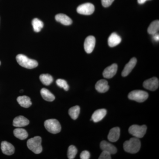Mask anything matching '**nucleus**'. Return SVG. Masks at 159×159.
Wrapping results in <instances>:
<instances>
[{
    "label": "nucleus",
    "instance_id": "obj_1",
    "mask_svg": "<svg viewBox=\"0 0 159 159\" xmlns=\"http://www.w3.org/2000/svg\"><path fill=\"white\" fill-rule=\"evenodd\" d=\"M123 148L126 152L130 153H136L140 150L141 142L138 138H133L128 141H125L123 144Z\"/></svg>",
    "mask_w": 159,
    "mask_h": 159
},
{
    "label": "nucleus",
    "instance_id": "obj_2",
    "mask_svg": "<svg viewBox=\"0 0 159 159\" xmlns=\"http://www.w3.org/2000/svg\"><path fill=\"white\" fill-rule=\"evenodd\" d=\"M16 60L20 66L25 68L34 69L38 66V63L36 60L30 59L24 54H19L17 55Z\"/></svg>",
    "mask_w": 159,
    "mask_h": 159
},
{
    "label": "nucleus",
    "instance_id": "obj_3",
    "mask_svg": "<svg viewBox=\"0 0 159 159\" xmlns=\"http://www.w3.org/2000/svg\"><path fill=\"white\" fill-rule=\"evenodd\" d=\"M42 139L40 137L35 136L31 138L27 142L28 148L35 154H40L42 152Z\"/></svg>",
    "mask_w": 159,
    "mask_h": 159
},
{
    "label": "nucleus",
    "instance_id": "obj_4",
    "mask_svg": "<svg viewBox=\"0 0 159 159\" xmlns=\"http://www.w3.org/2000/svg\"><path fill=\"white\" fill-rule=\"evenodd\" d=\"M44 126L46 129L53 134L58 133L61 130V125L59 122L55 119H50L44 122Z\"/></svg>",
    "mask_w": 159,
    "mask_h": 159
},
{
    "label": "nucleus",
    "instance_id": "obj_5",
    "mask_svg": "<svg viewBox=\"0 0 159 159\" xmlns=\"http://www.w3.org/2000/svg\"><path fill=\"white\" fill-rule=\"evenodd\" d=\"M148 97V94L147 92L139 90L132 91L128 95L129 99L139 102H144Z\"/></svg>",
    "mask_w": 159,
    "mask_h": 159
},
{
    "label": "nucleus",
    "instance_id": "obj_6",
    "mask_svg": "<svg viewBox=\"0 0 159 159\" xmlns=\"http://www.w3.org/2000/svg\"><path fill=\"white\" fill-rule=\"evenodd\" d=\"M147 126L145 125H132L129 129V132L138 139L143 138L146 134Z\"/></svg>",
    "mask_w": 159,
    "mask_h": 159
},
{
    "label": "nucleus",
    "instance_id": "obj_7",
    "mask_svg": "<svg viewBox=\"0 0 159 159\" xmlns=\"http://www.w3.org/2000/svg\"><path fill=\"white\" fill-rule=\"evenodd\" d=\"M95 11L94 5L90 3L82 4L77 8V11L78 13L84 15H90Z\"/></svg>",
    "mask_w": 159,
    "mask_h": 159
},
{
    "label": "nucleus",
    "instance_id": "obj_8",
    "mask_svg": "<svg viewBox=\"0 0 159 159\" xmlns=\"http://www.w3.org/2000/svg\"><path fill=\"white\" fill-rule=\"evenodd\" d=\"M143 87L146 89L151 91H155L158 88L159 80L156 77L145 80L143 84Z\"/></svg>",
    "mask_w": 159,
    "mask_h": 159
},
{
    "label": "nucleus",
    "instance_id": "obj_9",
    "mask_svg": "<svg viewBox=\"0 0 159 159\" xmlns=\"http://www.w3.org/2000/svg\"><path fill=\"white\" fill-rule=\"evenodd\" d=\"M96 44V39L93 36L90 35L86 38L84 43V48L88 54H90L93 51Z\"/></svg>",
    "mask_w": 159,
    "mask_h": 159
},
{
    "label": "nucleus",
    "instance_id": "obj_10",
    "mask_svg": "<svg viewBox=\"0 0 159 159\" xmlns=\"http://www.w3.org/2000/svg\"><path fill=\"white\" fill-rule=\"evenodd\" d=\"M117 70H118V66L116 64H113L104 70L102 75L104 78L110 79L116 75Z\"/></svg>",
    "mask_w": 159,
    "mask_h": 159
},
{
    "label": "nucleus",
    "instance_id": "obj_11",
    "mask_svg": "<svg viewBox=\"0 0 159 159\" xmlns=\"http://www.w3.org/2000/svg\"><path fill=\"white\" fill-rule=\"evenodd\" d=\"M137 62V60L135 57H133L130 60L129 62L126 64L122 71V75L125 77L128 76L132 70L133 69L135 66Z\"/></svg>",
    "mask_w": 159,
    "mask_h": 159
},
{
    "label": "nucleus",
    "instance_id": "obj_12",
    "mask_svg": "<svg viewBox=\"0 0 159 159\" xmlns=\"http://www.w3.org/2000/svg\"><path fill=\"white\" fill-rule=\"evenodd\" d=\"M1 149L3 153L7 155H11L14 153V146L6 141H4L1 143Z\"/></svg>",
    "mask_w": 159,
    "mask_h": 159
},
{
    "label": "nucleus",
    "instance_id": "obj_13",
    "mask_svg": "<svg viewBox=\"0 0 159 159\" xmlns=\"http://www.w3.org/2000/svg\"><path fill=\"white\" fill-rule=\"evenodd\" d=\"M95 88L99 93H105L109 89L108 82L104 79H101L97 81L95 85Z\"/></svg>",
    "mask_w": 159,
    "mask_h": 159
},
{
    "label": "nucleus",
    "instance_id": "obj_14",
    "mask_svg": "<svg viewBox=\"0 0 159 159\" xmlns=\"http://www.w3.org/2000/svg\"><path fill=\"white\" fill-rule=\"evenodd\" d=\"M29 121L23 116H19L16 117L13 121V125L15 127L20 128L28 125L29 124Z\"/></svg>",
    "mask_w": 159,
    "mask_h": 159
},
{
    "label": "nucleus",
    "instance_id": "obj_15",
    "mask_svg": "<svg viewBox=\"0 0 159 159\" xmlns=\"http://www.w3.org/2000/svg\"><path fill=\"white\" fill-rule=\"evenodd\" d=\"M100 147L102 151L107 152L111 154H115L117 152V148L114 145L105 141L100 143Z\"/></svg>",
    "mask_w": 159,
    "mask_h": 159
},
{
    "label": "nucleus",
    "instance_id": "obj_16",
    "mask_svg": "<svg viewBox=\"0 0 159 159\" xmlns=\"http://www.w3.org/2000/svg\"><path fill=\"white\" fill-rule=\"evenodd\" d=\"M106 110L105 109H101L95 111L92 115L91 120L95 122H99L102 120L106 115Z\"/></svg>",
    "mask_w": 159,
    "mask_h": 159
},
{
    "label": "nucleus",
    "instance_id": "obj_17",
    "mask_svg": "<svg viewBox=\"0 0 159 159\" xmlns=\"http://www.w3.org/2000/svg\"><path fill=\"white\" fill-rule=\"evenodd\" d=\"M120 128L118 127H114V128H112L110 131L109 133L107 136V139L111 142H117L119 140V137H120Z\"/></svg>",
    "mask_w": 159,
    "mask_h": 159
},
{
    "label": "nucleus",
    "instance_id": "obj_18",
    "mask_svg": "<svg viewBox=\"0 0 159 159\" xmlns=\"http://www.w3.org/2000/svg\"><path fill=\"white\" fill-rule=\"evenodd\" d=\"M122 41V39L117 33L114 32L111 34L108 39V44L109 47L113 48L119 45Z\"/></svg>",
    "mask_w": 159,
    "mask_h": 159
},
{
    "label": "nucleus",
    "instance_id": "obj_19",
    "mask_svg": "<svg viewBox=\"0 0 159 159\" xmlns=\"http://www.w3.org/2000/svg\"><path fill=\"white\" fill-rule=\"evenodd\" d=\"M55 18L57 21L61 23L64 25H70L73 22L70 18L69 17L66 15L62 14V13L56 15L55 16Z\"/></svg>",
    "mask_w": 159,
    "mask_h": 159
},
{
    "label": "nucleus",
    "instance_id": "obj_20",
    "mask_svg": "<svg viewBox=\"0 0 159 159\" xmlns=\"http://www.w3.org/2000/svg\"><path fill=\"white\" fill-rule=\"evenodd\" d=\"M17 101L19 104L24 108H29L32 105L31 99L27 96H20L18 97Z\"/></svg>",
    "mask_w": 159,
    "mask_h": 159
},
{
    "label": "nucleus",
    "instance_id": "obj_21",
    "mask_svg": "<svg viewBox=\"0 0 159 159\" xmlns=\"http://www.w3.org/2000/svg\"><path fill=\"white\" fill-rule=\"evenodd\" d=\"M15 136L20 140H25L28 138V133L27 131L22 128L15 129L13 131Z\"/></svg>",
    "mask_w": 159,
    "mask_h": 159
},
{
    "label": "nucleus",
    "instance_id": "obj_22",
    "mask_svg": "<svg viewBox=\"0 0 159 159\" xmlns=\"http://www.w3.org/2000/svg\"><path fill=\"white\" fill-rule=\"evenodd\" d=\"M41 95L43 99L47 101L52 102L55 99V97L52 93L45 88H43L41 90Z\"/></svg>",
    "mask_w": 159,
    "mask_h": 159
},
{
    "label": "nucleus",
    "instance_id": "obj_23",
    "mask_svg": "<svg viewBox=\"0 0 159 159\" xmlns=\"http://www.w3.org/2000/svg\"><path fill=\"white\" fill-rule=\"evenodd\" d=\"M159 30V21L158 20L154 21L151 23L148 29V34L153 35L157 33Z\"/></svg>",
    "mask_w": 159,
    "mask_h": 159
},
{
    "label": "nucleus",
    "instance_id": "obj_24",
    "mask_svg": "<svg viewBox=\"0 0 159 159\" xmlns=\"http://www.w3.org/2000/svg\"><path fill=\"white\" fill-rule=\"evenodd\" d=\"M39 79L43 84L48 86L53 81V78L51 75L48 74H43L39 76Z\"/></svg>",
    "mask_w": 159,
    "mask_h": 159
},
{
    "label": "nucleus",
    "instance_id": "obj_25",
    "mask_svg": "<svg viewBox=\"0 0 159 159\" xmlns=\"http://www.w3.org/2000/svg\"><path fill=\"white\" fill-rule=\"evenodd\" d=\"M80 112V107L78 106H75L71 107L69 110V114L70 116L74 120L77 119Z\"/></svg>",
    "mask_w": 159,
    "mask_h": 159
},
{
    "label": "nucleus",
    "instance_id": "obj_26",
    "mask_svg": "<svg viewBox=\"0 0 159 159\" xmlns=\"http://www.w3.org/2000/svg\"><path fill=\"white\" fill-rule=\"evenodd\" d=\"M32 25L34 31L36 32H39L43 27V23L38 18H34L32 20Z\"/></svg>",
    "mask_w": 159,
    "mask_h": 159
},
{
    "label": "nucleus",
    "instance_id": "obj_27",
    "mask_svg": "<svg viewBox=\"0 0 159 159\" xmlns=\"http://www.w3.org/2000/svg\"><path fill=\"white\" fill-rule=\"evenodd\" d=\"M77 152V149L74 145L69 146L68 149L67 156L69 159H73L76 157Z\"/></svg>",
    "mask_w": 159,
    "mask_h": 159
},
{
    "label": "nucleus",
    "instance_id": "obj_28",
    "mask_svg": "<svg viewBox=\"0 0 159 159\" xmlns=\"http://www.w3.org/2000/svg\"><path fill=\"white\" fill-rule=\"evenodd\" d=\"M56 84L59 87L63 88L65 91H68L69 89V86L68 84L64 80L57 79L56 80Z\"/></svg>",
    "mask_w": 159,
    "mask_h": 159
},
{
    "label": "nucleus",
    "instance_id": "obj_29",
    "mask_svg": "<svg viewBox=\"0 0 159 159\" xmlns=\"http://www.w3.org/2000/svg\"><path fill=\"white\" fill-rule=\"evenodd\" d=\"M111 154L105 151H102V153L99 156V159H111Z\"/></svg>",
    "mask_w": 159,
    "mask_h": 159
},
{
    "label": "nucleus",
    "instance_id": "obj_30",
    "mask_svg": "<svg viewBox=\"0 0 159 159\" xmlns=\"http://www.w3.org/2000/svg\"><path fill=\"white\" fill-rule=\"evenodd\" d=\"M90 157V154L88 151H83L80 155V158L81 159H89Z\"/></svg>",
    "mask_w": 159,
    "mask_h": 159
},
{
    "label": "nucleus",
    "instance_id": "obj_31",
    "mask_svg": "<svg viewBox=\"0 0 159 159\" xmlns=\"http://www.w3.org/2000/svg\"><path fill=\"white\" fill-rule=\"evenodd\" d=\"M114 0H101L102 6L105 8L109 7L113 2Z\"/></svg>",
    "mask_w": 159,
    "mask_h": 159
},
{
    "label": "nucleus",
    "instance_id": "obj_32",
    "mask_svg": "<svg viewBox=\"0 0 159 159\" xmlns=\"http://www.w3.org/2000/svg\"><path fill=\"white\" fill-rule=\"evenodd\" d=\"M153 39L155 41H159V34H157V33H156V34H153Z\"/></svg>",
    "mask_w": 159,
    "mask_h": 159
},
{
    "label": "nucleus",
    "instance_id": "obj_33",
    "mask_svg": "<svg viewBox=\"0 0 159 159\" xmlns=\"http://www.w3.org/2000/svg\"><path fill=\"white\" fill-rule=\"evenodd\" d=\"M147 1L148 0H138V2L139 4H143Z\"/></svg>",
    "mask_w": 159,
    "mask_h": 159
},
{
    "label": "nucleus",
    "instance_id": "obj_34",
    "mask_svg": "<svg viewBox=\"0 0 159 159\" xmlns=\"http://www.w3.org/2000/svg\"><path fill=\"white\" fill-rule=\"evenodd\" d=\"M1 61H0V65H1Z\"/></svg>",
    "mask_w": 159,
    "mask_h": 159
}]
</instances>
